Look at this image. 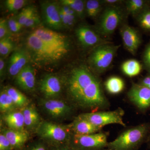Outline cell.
Wrapping results in <instances>:
<instances>
[{
  "label": "cell",
  "instance_id": "19",
  "mask_svg": "<svg viewBox=\"0 0 150 150\" xmlns=\"http://www.w3.org/2000/svg\"><path fill=\"white\" fill-rule=\"evenodd\" d=\"M71 128L76 135H87L99 132L102 128L95 126L79 116L73 122Z\"/></svg>",
  "mask_w": 150,
  "mask_h": 150
},
{
  "label": "cell",
  "instance_id": "32",
  "mask_svg": "<svg viewBox=\"0 0 150 150\" xmlns=\"http://www.w3.org/2000/svg\"><path fill=\"white\" fill-rule=\"evenodd\" d=\"M139 24L143 29L150 31V6L137 17Z\"/></svg>",
  "mask_w": 150,
  "mask_h": 150
},
{
  "label": "cell",
  "instance_id": "25",
  "mask_svg": "<svg viewBox=\"0 0 150 150\" xmlns=\"http://www.w3.org/2000/svg\"><path fill=\"white\" fill-rule=\"evenodd\" d=\"M105 89L112 94H117L121 92L124 88L125 83L121 78L112 76L108 78L105 83Z\"/></svg>",
  "mask_w": 150,
  "mask_h": 150
},
{
  "label": "cell",
  "instance_id": "18",
  "mask_svg": "<svg viewBox=\"0 0 150 150\" xmlns=\"http://www.w3.org/2000/svg\"><path fill=\"white\" fill-rule=\"evenodd\" d=\"M2 133L4 134L10 142L13 150H23L29 139V136L24 130L4 129Z\"/></svg>",
  "mask_w": 150,
  "mask_h": 150
},
{
  "label": "cell",
  "instance_id": "5",
  "mask_svg": "<svg viewBox=\"0 0 150 150\" xmlns=\"http://www.w3.org/2000/svg\"><path fill=\"white\" fill-rule=\"evenodd\" d=\"M38 135L51 146L69 144L71 137L68 129L48 121H42L36 129Z\"/></svg>",
  "mask_w": 150,
  "mask_h": 150
},
{
  "label": "cell",
  "instance_id": "22",
  "mask_svg": "<svg viewBox=\"0 0 150 150\" xmlns=\"http://www.w3.org/2000/svg\"><path fill=\"white\" fill-rule=\"evenodd\" d=\"M125 2L126 12L129 14L136 17L150 6V1L145 0H128Z\"/></svg>",
  "mask_w": 150,
  "mask_h": 150
},
{
  "label": "cell",
  "instance_id": "42",
  "mask_svg": "<svg viewBox=\"0 0 150 150\" xmlns=\"http://www.w3.org/2000/svg\"><path fill=\"white\" fill-rule=\"evenodd\" d=\"M6 73V62L4 58H0V77L1 79L4 76Z\"/></svg>",
  "mask_w": 150,
  "mask_h": 150
},
{
  "label": "cell",
  "instance_id": "4",
  "mask_svg": "<svg viewBox=\"0 0 150 150\" xmlns=\"http://www.w3.org/2000/svg\"><path fill=\"white\" fill-rule=\"evenodd\" d=\"M120 45L107 42L93 48L89 56L90 67L95 72L102 74L107 71L112 64Z\"/></svg>",
  "mask_w": 150,
  "mask_h": 150
},
{
  "label": "cell",
  "instance_id": "23",
  "mask_svg": "<svg viewBox=\"0 0 150 150\" xmlns=\"http://www.w3.org/2000/svg\"><path fill=\"white\" fill-rule=\"evenodd\" d=\"M4 89L11 98L17 108L22 109L29 105V100L28 98L16 88L8 86Z\"/></svg>",
  "mask_w": 150,
  "mask_h": 150
},
{
  "label": "cell",
  "instance_id": "31",
  "mask_svg": "<svg viewBox=\"0 0 150 150\" xmlns=\"http://www.w3.org/2000/svg\"><path fill=\"white\" fill-rule=\"evenodd\" d=\"M37 11L35 7L33 6H28L23 9L21 11L17 16L18 22L24 27L25 23L33 14Z\"/></svg>",
  "mask_w": 150,
  "mask_h": 150
},
{
  "label": "cell",
  "instance_id": "45",
  "mask_svg": "<svg viewBox=\"0 0 150 150\" xmlns=\"http://www.w3.org/2000/svg\"><path fill=\"white\" fill-rule=\"evenodd\" d=\"M147 87L150 90V86Z\"/></svg>",
  "mask_w": 150,
  "mask_h": 150
},
{
  "label": "cell",
  "instance_id": "36",
  "mask_svg": "<svg viewBox=\"0 0 150 150\" xmlns=\"http://www.w3.org/2000/svg\"><path fill=\"white\" fill-rule=\"evenodd\" d=\"M40 18L38 12H36L33 14L28 20L25 24L24 27L29 28H34L40 26Z\"/></svg>",
  "mask_w": 150,
  "mask_h": 150
},
{
  "label": "cell",
  "instance_id": "2",
  "mask_svg": "<svg viewBox=\"0 0 150 150\" xmlns=\"http://www.w3.org/2000/svg\"><path fill=\"white\" fill-rule=\"evenodd\" d=\"M25 46L30 61L38 66L56 64L69 54L48 44L32 32L25 39Z\"/></svg>",
  "mask_w": 150,
  "mask_h": 150
},
{
  "label": "cell",
  "instance_id": "24",
  "mask_svg": "<svg viewBox=\"0 0 150 150\" xmlns=\"http://www.w3.org/2000/svg\"><path fill=\"white\" fill-rule=\"evenodd\" d=\"M122 72L130 77L138 76L141 73L142 66L139 61L135 59H129L123 62L121 65Z\"/></svg>",
  "mask_w": 150,
  "mask_h": 150
},
{
  "label": "cell",
  "instance_id": "1",
  "mask_svg": "<svg viewBox=\"0 0 150 150\" xmlns=\"http://www.w3.org/2000/svg\"><path fill=\"white\" fill-rule=\"evenodd\" d=\"M66 86L69 98L77 107L95 110L109 105L100 81L84 65L77 66L71 70Z\"/></svg>",
  "mask_w": 150,
  "mask_h": 150
},
{
  "label": "cell",
  "instance_id": "16",
  "mask_svg": "<svg viewBox=\"0 0 150 150\" xmlns=\"http://www.w3.org/2000/svg\"><path fill=\"white\" fill-rule=\"evenodd\" d=\"M30 61L26 50L19 49L14 51L9 59L7 72L11 77H16Z\"/></svg>",
  "mask_w": 150,
  "mask_h": 150
},
{
  "label": "cell",
  "instance_id": "9",
  "mask_svg": "<svg viewBox=\"0 0 150 150\" xmlns=\"http://www.w3.org/2000/svg\"><path fill=\"white\" fill-rule=\"evenodd\" d=\"M31 32L59 50L68 54L71 51L69 40L67 36L60 33L41 25L35 28Z\"/></svg>",
  "mask_w": 150,
  "mask_h": 150
},
{
  "label": "cell",
  "instance_id": "6",
  "mask_svg": "<svg viewBox=\"0 0 150 150\" xmlns=\"http://www.w3.org/2000/svg\"><path fill=\"white\" fill-rule=\"evenodd\" d=\"M125 16L120 6H106L99 16L96 29L101 36H109L122 23Z\"/></svg>",
  "mask_w": 150,
  "mask_h": 150
},
{
  "label": "cell",
  "instance_id": "8",
  "mask_svg": "<svg viewBox=\"0 0 150 150\" xmlns=\"http://www.w3.org/2000/svg\"><path fill=\"white\" fill-rule=\"evenodd\" d=\"M123 112L122 110L114 111H99L83 113L79 115L92 124L102 128L103 126L110 124H120L125 126L123 121Z\"/></svg>",
  "mask_w": 150,
  "mask_h": 150
},
{
  "label": "cell",
  "instance_id": "14",
  "mask_svg": "<svg viewBox=\"0 0 150 150\" xmlns=\"http://www.w3.org/2000/svg\"><path fill=\"white\" fill-rule=\"evenodd\" d=\"M40 105L49 115L54 118H62L68 115L72 108L66 103L56 99L42 100Z\"/></svg>",
  "mask_w": 150,
  "mask_h": 150
},
{
  "label": "cell",
  "instance_id": "13",
  "mask_svg": "<svg viewBox=\"0 0 150 150\" xmlns=\"http://www.w3.org/2000/svg\"><path fill=\"white\" fill-rule=\"evenodd\" d=\"M128 96L140 110H146L150 107V90L147 87L134 83L128 92Z\"/></svg>",
  "mask_w": 150,
  "mask_h": 150
},
{
  "label": "cell",
  "instance_id": "35",
  "mask_svg": "<svg viewBox=\"0 0 150 150\" xmlns=\"http://www.w3.org/2000/svg\"><path fill=\"white\" fill-rule=\"evenodd\" d=\"M7 23L9 29L12 33H18L23 27L18 22L17 16L11 17L8 20Z\"/></svg>",
  "mask_w": 150,
  "mask_h": 150
},
{
  "label": "cell",
  "instance_id": "7",
  "mask_svg": "<svg viewBox=\"0 0 150 150\" xmlns=\"http://www.w3.org/2000/svg\"><path fill=\"white\" fill-rule=\"evenodd\" d=\"M108 135L98 132L87 135H76L71 138L69 144L76 150H103L107 149Z\"/></svg>",
  "mask_w": 150,
  "mask_h": 150
},
{
  "label": "cell",
  "instance_id": "20",
  "mask_svg": "<svg viewBox=\"0 0 150 150\" xmlns=\"http://www.w3.org/2000/svg\"><path fill=\"white\" fill-rule=\"evenodd\" d=\"M24 116L25 126L29 129H36L41 123L39 113L32 105H28L21 110Z\"/></svg>",
  "mask_w": 150,
  "mask_h": 150
},
{
  "label": "cell",
  "instance_id": "28",
  "mask_svg": "<svg viewBox=\"0 0 150 150\" xmlns=\"http://www.w3.org/2000/svg\"><path fill=\"white\" fill-rule=\"evenodd\" d=\"M17 108L11 98L5 89L2 90L0 93V110L4 114L12 112Z\"/></svg>",
  "mask_w": 150,
  "mask_h": 150
},
{
  "label": "cell",
  "instance_id": "11",
  "mask_svg": "<svg viewBox=\"0 0 150 150\" xmlns=\"http://www.w3.org/2000/svg\"><path fill=\"white\" fill-rule=\"evenodd\" d=\"M79 43L84 48H95L106 41L102 39L96 29L86 25H81L75 30Z\"/></svg>",
  "mask_w": 150,
  "mask_h": 150
},
{
  "label": "cell",
  "instance_id": "15",
  "mask_svg": "<svg viewBox=\"0 0 150 150\" xmlns=\"http://www.w3.org/2000/svg\"><path fill=\"white\" fill-rule=\"evenodd\" d=\"M120 34L124 46L129 52L135 55L142 42L141 36L137 30L128 25H123Z\"/></svg>",
  "mask_w": 150,
  "mask_h": 150
},
{
  "label": "cell",
  "instance_id": "17",
  "mask_svg": "<svg viewBox=\"0 0 150 150\" xmlns=\"http://www.w3.org/2000/svg\"><path fill=\"white\" fill-rule=\"evenodd\" d=\"M16 83L20 88L25 91H31L35 86V76L34 69L28 64L15 77Z\"/></svg>",
  "mask_w": 150,
  "mask_h": 150
},
{
  "label": "cell",
  "instance_id": "38",
  "mask_svg": "<svg viewBox=\"0 0 150 150\" xmlns=\"http://www.w3.org/2000/svg\"><path fill=\"white\" fill-rule=\"evenodd\" d=\"M143 60L145 68L150 74V42L145 48L143 54Z\"/></svg>",
  "mask_w": 150,
  "mask_h": 150
},
{
  "label": "cell",
  "instance_id": "37",
  "mask_svg": "<svg viewBox=\"0 0 150 150\" xmlns=\"http://www.w3.org/2000/svg\"><path fill=\"white\" fill-rule=\"evenodd\" d=\"M11 33L9 29L7 20L3 18L0 19V40L9 37Z\"/></svg>",
  "mask_w": 150,
  "mask_h": 150
},
{
  "label": "cell",
  "instance_id": "39",
  "mask_svg": "<svg viewBox=\"0 0 150 150\" xmlns=\"http://www.w3.org/2000/svg\"><path fill=\"white\" fill-rule=\"evenodd\" d=\"M0 150H13L10 142L4 134H0Z\"/></svg>",
  "mask_w": 150,
  "mask_h": 150
},
{
  "label": "cell",
  "instance_id": "26",
  "mask_svg": "<svg viewBox=\"0 0 150 150\" xmlns=\"http://www.w3.org/2000/svg\"><path fill=\"white\" fill-rule=\"evenodd\" d=\"M103 5L101 1L88 0L86 1V15L91 18H97L102 13Z\"/></svg>",
  "mask_w": 150,
  "mask_h": 150
},
{
  "label": "cell",
  "instance_id": "44",
  "mask_svg": "<svg viewBox=\"0 0 150 150\" xmlns=\"http://www.w3.org/2000/svg\"><path fill=\"white\" fill-rule=\"evenodd\" d=\"M149 147L150 148V143H149Z\"/></svg>",
  "mask_w": 150,
  "mask_h": 150
},
{
  "label": "cell",
  "instance_id": "46",
  "mask_svg": "<svg viewBox=\"0 0 150 150\" xmlns=\"http://www.w3.org/2000/svg\"><path fill=\"white\" fill-rule=\"evenodd\" d=\"M103 150H108V149H105Z\"/></svg>",
  "mask_w": 150,
  "mask_h": 150
},
{
  "label": "cell",
  "instance_id": "34",
  "mask_svg": "<svg viewBox=\"0 0 150 150\" xmlns=\"http://www.w3.org/2000/svg\"><path fill=\"white\" fill-rule=\"evenodd\" d=\"M51 146L42 141H38L26 145L23 150H49Z\"/></svg>",
  "mask_w": 150,
  "mask_h": 150
},
{
  "label": "cell",
  "instance_id": "30",
  "mask_svg": "<svg viewBox=\"0 0 150 150\" xmlns=\"http://www.w3.org/2000/svg\"><path fill=\"white\" fill-rule=\"evenodd\" d=\"M15 45L10 37L6 38L0 40L1 57L5 58L13 51Z\"/></svg>",
  "mask_w": 150,
  "mask_h": 150
},
{
  "label": "cell",
  "instance_id": "3",
  "mask_svg": "<svg viewBox=\"0 0 150 150\" xmlns=\"http://www.w3.org/2000/svg\"><path fill=\"white\" fill-rule=\"evenodd\" d=\"M150 129L144 123L127 129L112 142H108L109 150H138L144 142Z\"/></svg>",
  "mask_w": 150,
  "mask_h": 150
},
{
  "label": "cell",
  "instance_id": "41",
  "mask_svg": "<svg viewBox=\"0 0 150 150\" xmlns=\"http://www.w3.org/2000/svg\"><path fill=\"white\" fill-rule=\"evenodd\" d=\"M49 150H76L69 144L51 146Z\"/></svg>",
  "mask_w": 150,
  "mask_h": 150
},
{
  "label": "cell",
  "instance_id": "12",
  "mask_svg": "<svg viewBox=\"0 0 150 150\" xmlns=\"http://www.w3.org/2000/svg\"><path fill=\"white\" fill-rule=\"evenodd\" d=\"M40 89L45 99H56L62 92V81L55 75H46L40 82Z\"/></svg>",
  "mask_w": 150,
  "mask_h": 150
},
{
  "label": "cell",
  "instance_id": "43",
  "mask_svg": "<svg viewBox=\"0 0 150 150\" xmlns=\"http://www.w3.org/2000/svg\"><path fill=\"white\" fill-rule=\"evenodd\" d=\"M140 84L145 86L146 87H149L150 86V76L146 77L141 81Z\"/></svg>",
  "mask_w": 150,
  "mask_h": 150
},
{
  "label": "cell",
  "instance_id": "33",
  "mask_svg": "<svg viewBox=\"0 0 150 150\" xmlns=\"http://www.w3.org/2000/svg\"><path fill=\"white\" fill-rule=\"evenodd\" d=\"M28 1L25 0H6L4 2L6 8L10 12H16L24 8Z\"/></svg>",
  "mask_w": 150,
  "mask_h": 150
},
{
  "label": "cell",
  "instance_id": "27",
  "mask_svg": "<svg viewBox=\"0 0 150 150\" xmlns=\"http://www.w3.org/2000/svg\"><path fill=\"white\" fill-rule=\"evenodd\" d=\"M60 4L68 6L77 15L79 18L83 19L86 14V1L82 0H62Z\"/></svg>",
  "mask_w": 150,
  "mask_h": 150
},
{
  "label": "cell",
  "instance_id": "10",
  "mask_svg": "<svg viewBox=\"0 0 150 150\" xmlns=\"http://www.w3.org/2000/svg\"><path fill=\"white\" fill-rule=\"evenodd\" d=\"M41 9L43 22L47 28L54 30L64 29L58 3L51 1L43 2L41 4Z\"/></svg>",
  "mask_w": 150,
  "mask_h": 150
},
{
  "label": "cell",
  "instance_id": "21",
  "mask_svg": "<svg viewBox=\"0 0 150 150\" xmlns=\"http://www.w3.org/2000/svg\"><path fill=\"white\" fill-rule=\"evenodd\" d=\"M4 120L9 129L20 131L24 130V116L21 110H14L5 114Z\"/></svg>",
  "mask_w": 150,
  "mask_h": 150
},
{
  "label": "cell",
  "instance_id": "29",
  "mask_svg": "<svg viewBox=\"0 0 150 150\" xmlns=\"http://www.w3.org/2000/svg\"><path fill=\"white\" fill-rule=\"evenodd\" d=\"M60 17L64 28L71 29L74 26L79 18L76 14L66 13L60 8Z\"/></svg>",
  "mask_w": 150,
  "mask_h": 150
},
{
  "label": "cell",
  "instance_id": "40",
  "mask_svg": "<svg viewBox=\"0 0 150 150\" xmlns=\"http://www.w3.org/2000/svg\"><path fill=\"white\" fill-rule=\"evenodd\" d=\"M103 5H106V6H120L123 1L118 0H103L101 1Z\"/></svg>",
  "mask_w": 150,
  "mask_h": 150
}]
</instances>
